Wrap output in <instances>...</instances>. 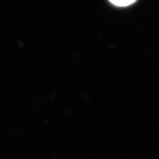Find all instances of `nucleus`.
<instances>
[{"label": "nucleus", "mask_w": 159, "mask_h": 159, "mask_svg": "<svg viewBox=\"0 0 159 159\" xmlns=\"http://www.w3.org/2000/svg\"><path fill=\"white\" fill-rule=\"evenodd\" d=\"M110 2L114 5L120 7H125V6L130 5L136 2V0H110Z\"/></svg>", "instance_id": "1"}]
</instances>
